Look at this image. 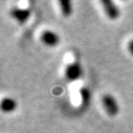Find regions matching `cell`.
<instances>
[{
	"instance_id": "277c9868",
	"label": "cell",
	"mask_w": 133,
	"mask_h": 133,
	"mask_svg": "<svg viewBox=\"0 0 133 133\" xmlns=\"http://www.w3.org/2000/svg\"><path fill=\"white\" fill-rule=\"evenodd\" d=\"M104 12L106 14V16L110 19V20H116L119 17V10L118 8L114 4V2H112L111 0H102L101 1Z\"/></svg>"
},
{
	"instance_id": "6da1fadb",
	"label": "cell",
	"mask_w": 133,
	"mask_h": 133,
	"mask_svg": "<svg viewBox=\"0 0 133 133\" xmlns=\"http://www.w3.org/2000/svg\"><path fill=\"white\" fill-rule=\"evenodd\" d=\"M102 104L106 113L110 116H115L118 113V104L111 94H104L102 97Z\"/></svg>"
},
{
	"instance_id": "3957f363",
	"label": "cell",
	"mask_w": 133,
	"mask_h": 133,
	"mask_svg": "<svg viewBox=\"0 0 133 133\" xmlns=\"http://www.w3.org/2000/svg\"><path fill=\"white\" fill-rule=\"evenodd\" d=\"M40 41L48 47H55L59 44L60 37L55 31L49 30V29H45L40 34Z\"/></svg>"
},
{
	"instance_id": "7a4b0ae2",
	"label": "cell",
	"mask_w": 133,
	"mask_h": 133,
	"mask_svg": "<svg viewBox=\"0 0 133 133\" xmlns=\"http://www.w3.org/2000/svg\"><path fill=\"white\" fill-rule=\"evenodd\" d=\"M82 76V67L78 62H74L68 64L65 67V78L70 82L77 81Z\"/></svg>"
},
{
	"instance_id": "9c48e42d",
	"label": "cell",
	"mask_w": 133,
	"mask_h": 133,
	"mask_svg": "<svg viewBox=\"0 0 133 133\" xmlns=\"http://www.w3.org/2000/svg\"><path fill=\"white\" fill-rule=\"evenodd\" d=\"M127 48H128V51L130 52V55L133 57V40H130L128 45H127Z\"/></svg>"
},
{
	"instance_id": "5b68a950",
	"label": "cell",
	"mask_w": 133,
	"mask_h": 133,
	"mask_svg": "<svg viewBox=\"0 0 133 133\" xmlns=\"http://www.w3.org/2000/svg\"><path fill=\"white\" fill-rule=\"evenodd\" d=\"M10 15L14 18L18 23L23 24L25 23L30 17V11L27 9H20V8H13L10 11Z\"/></svg>"
},
{
	"instance_id": "8992f818",
	"label": "cell",
	"mask_w": 133,
	"mask_h": 133,
	"mask_svg": "<svg viewBox=\"0 0 133 133\" xmlns=\"http://www.w3.org/2000/svg\"><path fill=\"white\" fill-rule=\"evenodd\" d=\"M17 108V103L12 97H4L1 101V110L5 113H11Z\"/></svg>"
},
{
	"instance_id": "ba28073f",
	"label": "cell",
	"mask_w": 133,
	"mask_h": 133,
	"mask_svg": "<svg viewBox=\"0 0 133 133\" xmlns=\"http://www.w3.org/2000/svg\"><path fill=\"white\" fill-rule=\"evenodd\" d=\"M80 95H81V101H82V106L86 107L89 104L90 101V92L87 88H81L80 89Z\"/></svg>"
},
{
	"instance_id": "52a82bcc",
	"label": "cell",
	"mask_w": 133,
	"mask_h": 133,
	"mask_svg": "<svg viewBox=\"0 0 133 133\" xmlns=\"http://www.w3.org/2000/svg\"><path fill=\"white\" fill-rule=\"evenodd\" d=\"M59 5L61 9V13L64 17H69L72 13V6H71V2L68 0H60L59 1Z\"/></svg>"
}]
</instances>
